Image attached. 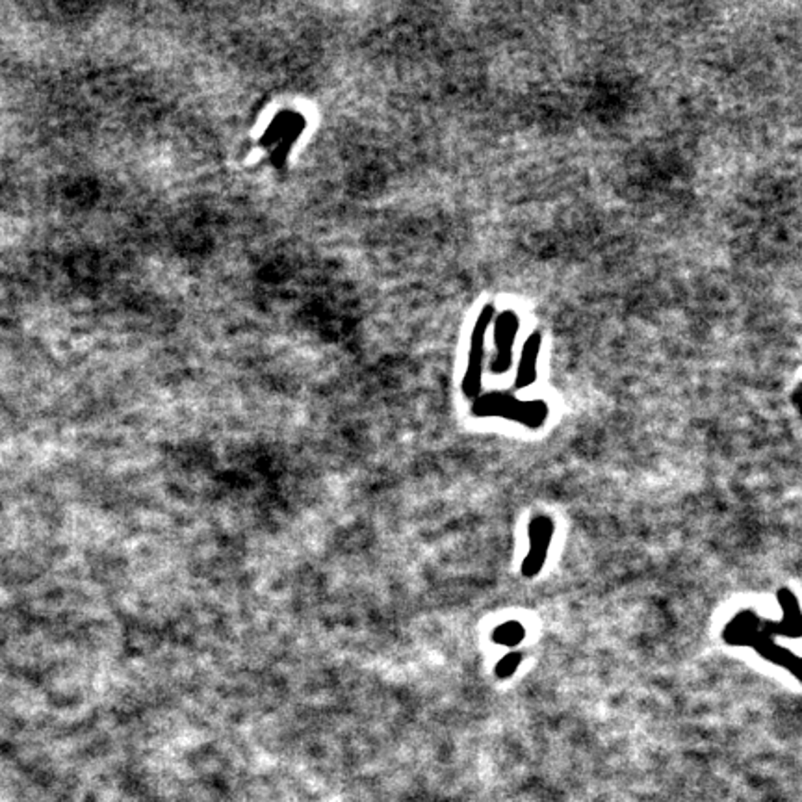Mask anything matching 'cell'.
<instances>
[{
	"label": "cell",
	"instance_id": "1",
	"mask_svg": "<svg viewBox=\"0 0 802 802\" xmlns=\"http://www.w3.org/2000/svg\"><path fill=\"white\" fill-rule=\"evenodd\" d=\"M535 355H537V338H531V340H529L528 349H526V359H524L522 370H520L519 384H520V383L526 384V383H528V381H531V377H533Z\"/></svg>",
	"mask_w": 802,
	"mask_h": 802
}]
</instances>
